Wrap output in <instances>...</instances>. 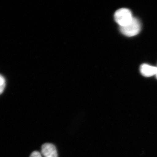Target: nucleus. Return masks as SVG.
I'll return each instance as SVG.
<instances>
[{
	"mask_svg": "<svg viewBox=\"0 0 157 157\" xmlns=\"http://www.w3.org/2000/svg\"><path fill=\"white\" fill-rule=\"evenodd\" d=\"M6 85V79L2 76L0 75V95L4 91Z\"/></svg>",
	"mask_w": 157,
	"mask_h": 157,
	"instance_id": "5",
	"label": "nucleus"
},
{
	"mask_svg": "<svg viewBox=\"0 0 157 157\" xmlns=\"http://www.w3.org/2000/svg\"><path fill=\"white\" fill-rule=\"evenodd\" d=\"M140 72L143 76L150 77L156 75L157 67L146 64H143L140 66Z\"/></svg>",
	"mask_w": 157,
	"mask_h": 157,
	"instance_id": "4",
	"label": "nucleus"
},
{
	"mask_svg": "<svg viewBox=\"0 0 157 157\" xmlns=\"http://www.w3.org/2000/svg\"><path fill=\"white\" fill-rule=\"evenodd\" d=\"M141 29V24L139 20L133 17L132 21L125 26L120 27L121 33L128 37L136 36L140 33Z\"/></svg>",
	"mask_w": 157,
	"mask_h": 157,
	"instance_id": "2",
	"label": "nucleus"
},
{
	"mask_svg": "<svg viewBox=\"0 0 157 157\" xmlns=\"http://www.w3.org/2000/svg\"><path fill=\"white\" fill-rule=\"evenodd\" d=\"M156 75V77H157V73Z\"/></svg>",
	"mask_w": 157,
	"mask_h": 157,
	"instance_id": "7",
	"label": "nucleus"
},
{
	"mask_svg": "<svg viewBox=\"0 0 157 157\" xmlns=\"http://www.w3.org/2000/svg\"><path fill=\"white\" fill-rule=\"evenodd\" d=\"M132 12L128 9L122 8L116 11L114 19L120 27L125 26L131 23L133 19Z\"/></svg>",
	"mask_w": 157,
	"mask_h": 157,
	"instance_id": "1",
	"label": "nucleus"
},
{
	"mask_svg": "<svg viewBox=\"0 0 157 157\" xmlns=\"http://www.w3.org/2000/svg\"><path fill=\"white\" fill-rule=\"evenodd\" d=\"M29 157H42L41 154L39 151H34L31 154Z\"/></svg>",
	"mask_w": 157,
	"mask_h": 157,
	"instance_id": "6",
	"label": "nucleus"
},
{
	"mask_svg": "<svg viewBox=\"0 0 157 157\" xmlns=\"http://www.w3.org/2000/svg\"><path fill=\"white\" fill-rule=\"evenodd\" d=\"M42 153L45 157H58L56 147L52 144H43L42 146Z\"/></svg>",
	"mask_w": 157,
	"mask_h": 157,
	"instance_id": "3",
	"label": "nucleus"
}]
</instances>
